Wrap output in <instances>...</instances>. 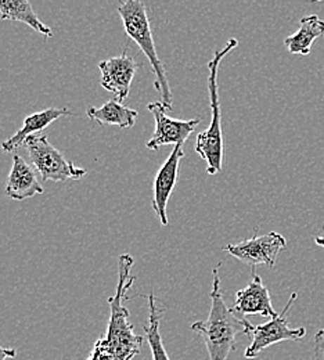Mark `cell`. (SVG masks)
<instances>
[{"label": "cell", "mask_w": 324, "mask_h": 360, "mask_svg": "<svg viewBox=\"0 0 324 360\" xmlns=\"http://www.w3.org/2000/svg\"><path fill=\"white\" fill-rule=\"evenodd\" d=\"M218 264L212 270V290H211V311L207 320H198L191 324V330L202 340L207 347L209 360H228L229 355L237 348L238 335H251L252 324L238 317L223 300L221 288V276Z\"/></svg>", "instance_id": "1"}, {"label": "cell", "mask_w": 324, "mask_h": 360, "mask_svg": "<svg viewBox=\"0 0 324 360\" xmlns=\"http://www.w3.org/2000/svg\"><path fill=\"white\" fill-rule=\"evenodd\" d=\"M135 259L129 254H122L118 258V284L117 291L108 298L110 320L107 335L104 337L114 360H132L139 355L143 337L135 334L134 324L129 321V311L125 302L129 300V290L136 277L131 274Z\"/></svg>", "instance_id": "2"}, {"label": "cell", "mask_w": 324, "mask_h": 360, "mask_svg": "<svg viewBox=\"0 0 324 360\" xmlns=\"http://www.w3.org/2000/svg\"><path fill=\"white\" fill-rule=\"evenodd\" d=\"M238 46V41L232 38L223 49L214 53L212 60L208 63V91L209 104L212 110V120L209 127L197 136L195 151L207 162V174L216 175L222 171L223 165V131H222V111L218 90V71L222 60Z\"/></svg>", "instance_id": "3"}, {"label": "cell", "mask_w": 324, "mask_h": 360, "mask_svg": "<svg viewBox=\"0 0 324 360\" xmlns=\"http://www.w3.org/2000/svg\"><path fill=\"white\" fill-rule=\"evenodd\" d=\"M118 14L122 20L124 30L127 37L139 46L140 50L147 57L151 71L155 75L154 86L160 91L162 97V104L168 111L172 110V90L169 86L165 67L157 54V49L153 41V32L150 25V18L147 13V7L139 0H127L122 1L118 7Z\"/></svg>", "instance_id": "4"}, {"label": "cell", "mask_w": 324, "mask_h": 360, "mask_svg": "<svg viewBox=\"0 0 324 360\" xmlns=\"http://www.w3.org/2000/svg\"><path fill=\"white\" fill-rule=\"evenodd\" d=\"M30 154L31 162L44 181L81 180L88 172L68 161L53 144L45 134L30 136L24 143Z\"/></svg>", "instance_id": "5"}, {"label": "cell", "mask_w": 324, "mask_h": 360, "mask_svg": "<svg viewBox=\"0 0 324 360\" xmlns=\"http://www.w3.org/2000/svg\"><path fill=\"white\" fill-rule=\"evenodd\" d=\"M295 300H297V292L291 295L287 305L284 307L281 314H278V317L271 319L264 324L252 327V331H251L252 341L250 347L245 349V355H244L247 359L258 358V355L264 349L275 344L283 342V341H299L306 335V330L304 327H298V328L288 327L287 314L290 308L294 305Z\"/></svg>", "instance_id": "6"}, {"label": "cell", "mask_w": 324, "mask_h": 360, "mask_svg": "<svg viewBox=\"0 0 324 360\" xmlns=\"http://www.w3.org/2000/svg\"><path fill=\"white\" fill-rule=\"evenodd\" d=\"M287 247V240L276 231L254 236L237 244H228L223 251L255 269L259 265L273 268L278 255Z\"/></svg>", "instance_id": "7"}, {"label": "cell", "mask_w": 324, "mask_h": 360, "mask_svg": "<svg viewBox=\"0 0 324 360\" xmlns=\"http://www.w3.org/2000/svg\"><path fill=\"white\" fill-rule=\"evenodd\" d=\"M148 111L154 115L155 120V132L147 141L148 150H158L162 146L169 144H185L186 140L195 131L200 124V118L182 121L174 120L167 115L165 105L162 101H154L147 105Z\"/></svg>", "instance_id": "8"}, {"label": "cell", "mask_w": 324, "mask_h": 360, "mask_svg": "<svg viewBox=\"0 0 324 360\" xmlns=\"http://www.w3.org/2000/svg\"><path fill=\"white\" fill-rule=\"evenodd\" d=\"M185 157L183 144H176L168 157V160L162 164L160 171L155 175L153 184V210L162 226H168L167 207L169 197L175 188L179 178V165L181 160Z\"/></svg>", "instance_id": "9"}, {"label": "cell", "mask_w": 324, "mask_h": 360, "mask_svg": "<svg viewBox=\"0 0 324 360\" xmlns=\"http://www.w3.org/2000/svg\"><path fill=\"white\" fill-rule=\"evenodd\" d=\"M98 68L101 71V86L114 93L119 101L128 98L132 81L138 71V63L135 58L124 51L121 56L101 61Z\"/></svg>", "instance_id": "10"}, {"label": "cell", "mask_w": 324, "mask_h": 360, "mask_svg": "<svg viewBox=\"0 0 324 360\" xmlns=\"http://www.w3.org/2000/svg\"><path fill=\"white\" fill-rule=\"evenodd\" d=\"M232 311L241 316L261 315L271 319L278 317V314L272 305L269 290L255 270L252 269L251 283L245 288L237 291Z\"/></svg>", "instance_id": "11"}, {"label": "cell", "mask_w": 324, "mask_h": 360, "mask_svg": "<svg viewBox=\"0 0 324 360\" xmlns=\"http://www.w3.org/2000/svg\"><path fill=\"white\" fill-rule=\"evenodd\" d=\"M4 193L15 201H22L45 193L34 169L18 154H13V167L6 181Z\"/></svg>", "instance_id": "12"}, {"label": "cell", "mask_w": 324, "mask_h": 360, "mask_svg": "<svg viewBox=\"0 0 324 360\" xmlns=\"http://www.w3.org/2000/svg\"><path fill=\"white\" fill-rule=\"evenodd\" d=\"M67 115H72V112L68 108H46L44 111L28 115L24 120L22 128L20 131H17L10 139H7L1 143V150L4 153H11V151L20 148L21 146H24L25 140L30 136L44 134V131L51 122L60 120L61 117H67Z\"/></svg>", "instance_id": "13"}, {"label": "cell", "mask_w": 324, "mask_h": 360, "mask_svg": "<svg viewBox=\"0 0 324 360\" xmlns=\"http://www.w3.org/2000/svg\"><path fill=\"white\" fill-rule=\"evenodd\" d=\"M320 37H324V20L311 14L301 20L297 32L284 39V46L294 56H309L312 45Z\"/></svg>", "instance_id": "14"}, {"label": "cell", "mask_w": 324, "mask_h": 360, "mask_svg": "<svg viewBox=\"0 0 324 360\" xmlns=\"http://www.w3.org/2000/svg\"><path fill=\"white\" fill-rule=\"evenodd\" d=\"M86 114L100 125H117L119 128H132L139 115L136 110L124 105L117 97L108 100L100 108L89 105L86 108Z\"/></svg>", "instance_id": "15"}, {"label": "cell", "mask_w": 324, "mask_h": 360, "mask_svg": "<svg viewBox=\"0 0 324 360\" xmlns=\"http://www.w3.org/2000/svg\"><path fill=\"white\" fill-rule=\"evenodd\" d=\"M0 18L24 22L46 38L53 37V31L44 24L27 0H0Z\"/></svg>", "instance_id": "16"}, {"label": "cell", "mask_w": 324, "mask_h": 360, "mask_svg": "<svg viewBox=\"0 0 324 360\" xmlns=\"http://www.w3.org/2000/svg\"><path fill=\"white\" fill-rule=\"evenodd\" d=\"M165 314V308L158 302L154 294L148 295V321L143 326L147 342L151 349L153 360H171L162 342V335L160 333V323Z\"/></svg>", "instance_id": "17"}, {"label": "cell", "mask_w": 324, "mask_h": 360, "mask_svg": "<svg viewBox=\"0 0 324 360\" xmlns=\"http://www.w3.org/2000/svg\"><path fill=\"white\" fill-rule=\"evenodd\" d=\"M86 360H114V356H112L108 345L105 344L104 338H100L96 341L92 352Z\"/></svg>", "instance_id": "18"}, {"label": "cell", "mask_w": 324, "mask_h": 360, "mask_svg": "<svg viewBox=\"0 0 324 360\" xmlns=\"http://www.w3.org/2000/svg\"><path fill=\"white\" fill-rule=\"evenodd\" d=\"M312 360H324V328L319 330L313 337Z\"/></svg>", "instance_id": "19"}, {"label": "cell", "mask_w": 324, "mask_h": 360, "mask_svg": "<svg viewBox=\"0 0 324 360\" xmlns=\"http://www.w3.org/2000/svg\"><path fill=\"white\" fill-rule=\"evenodd\" d=\"M17 352L13 348H3L0 347V360H8L15 358Z\"/></svg>", "instance_id": "20"}, {"label": "cell", "mask_w": 324, "mask_h": 360, "mask_svg": "<svg viewBox=\"0 0 324 360\" xmlns=\"http://www.w3.org/2000/svg\"><path fill=\"white\" fill-rule=\"evenodd\" d=\"M315 243H316V245H319V247H323L324 248V234L323 236H319V237H316V238H315Z\"/></svg>", "instance_id": "21"}]
</instances>
